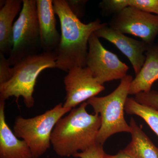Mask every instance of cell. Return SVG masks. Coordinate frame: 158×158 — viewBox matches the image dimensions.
Here are the masks:
<instances>
[{
  "mask_svg": "<svg viewBox=\"0 0 158 158\" xmlns=\"http://www.w3.org/2000/svg\"><path fill=\"white\" fill-rule=\"evenodd\" d=\"M104 158H133L123 151V150L119 151L115 155H110L105 153Z\"/></svg>",
  "mask_w": 158,
  "mask_h": 158,
  "instance_id": "cell-22",
  "label": "cell"
},
{
  "mask_svg": "<svg viewBox=\"0 0 158 158\" xmlns=\"http://www.w3.org/2000/svg\"><path fill=\"white\" fill-rule=\"evenodd\" d=\"M41 50L36 0H23L22 9L13 26L12 49L8 60L14 66Z\"/></svg>",
  "mask_w": 158,
  "mask_h": 158,
  "instance_id": "cell-6",
  "label": "cell"
},
{
  "mask_svg": "<svg viewBox=\"0 0 158 158\" xmlns=\"http://www.w3.org/2000/svg\"><path fill=\"white\" fill-rule=\"evenodd\" d=\"M40 43L43 52L56 54L61 35L56 29L52 0H36Z\"/></svg>",
  "mask_w": 158,
  "mask_h": 158,
  "instance_id": "cell-11",
  "label": "cell"
},
{
  "mask_svg": "<svg viewBox=\"0 0 158 158\" xmlns=\"http://www.w3.org/2000/svg\"><path fill=\"white\" fill-rule=\"evenodd\" d=\"M88 105L87 102L82 103L57 123L51 135V142L57 155L73 156L80 151H85L96 144L101 119L98 114L88 113Z\"/></svg>",
  "mask_w": 158,
  "mask_h": 158,
  "instance_id": "cell-2",
  "label": "cell"
},
{
  "mask_svg": "<svg viewBox=\"0 0 158 158\" xmlns=\"http://www.w3.org/2000/svg\"><path fill=\"white\" fill-rule=\"evenodd\" d=\"M53 4L61 32L56 51V68L68 72L74 67H86L89 38L103 23L99 19L88 24L81 22L71 11L65 0H53Z\"/></svg>",
  "mask_w": 158,
  "mask_h": 158,
  "instance_id": "cell-1",
  "label": "cell"
},
{
  "mask_svg": "<svg viewBox=\"0 0 158 158\" xmlns=\"http://www.w3.org/2000/svg\"><path fill=\"white\" fill-rule=\"evenodd\" d=\"M135 99L141 104L149 106L158 110V92H140L135 95Z\"/></svg>",
  "mask_w": 158,
  "mask_h": 158,
  "instance_id": "cell-18",
  "label": "cell"
},
{
  "mask_svg": "<svg viewBox=\"0 0 158 158\" xmlns=\"http://www.w3.org/2000/svg\"><path fill=\"white\" fill-rule=\"evenodd\" d=\"M94 34L98 38L106 40L116 46L129 60L135 76L139 73L146 59L144 53L149 45L143 40H136L125 36L106 23H103L102 26Z\"/></svg>",
  "mask_w": 158,
  "mask_h": 158,
  "instance_id": "cell-10",
  "label": "cell"
},
{
  "mask_svg": "<svg viewBox=\"0 0 158 158\" xmlns=\"http://www.w3.org/2000/svg\"><path fill=\"white\" fill-rule=\"evenodd\" d=\"M105 153L103 145L96 143L84 152L73 156L76 158H104Z\"/></svg>",
  "mask_w": 158,
  "mask_h": 158,
  "instance_id": "cell-19",
  "label": "cell"
},
{
  "mask_svg": "<svg viewBox=\"0 0 158 158\" xmlns=\"http://www.w3.org/2000/svg\"><path fill=\"white\" fill-rule=\"evenodd\" d=\"M64 84L66 95L63 106L71 110L96 96L105 89L87 67H74L69 70Z\"/></svg>",
  "mask_w": 158,
  "mask_h": 158,
  "instance_id": "cell-9",
  "label": "cell"
},
{
  "mask_svg": "<svg viewBox=\"0 0 158 158\" xmlns=\"http://www.w3.org/2000/svg\"><path fill=\"white\" fill-rule=\"evenodd\" d=\"M71 11L78 18H81L85 13V6L87 1L84 0H65Z\"/></svg>",
  "mask_w": 158,
  "mask_h": 158,
  "instance_id": "cell-21",
  "label": "cell"
},
{
  "mask_svg": "<svg viewBox=\"0 0 158 158\" xmlns=\"http://www.w3.org/2000/svg\"><path fill=\"white\" fill-rule=\"evenodd\" d=\"M124 110L128 114L137 115L144 119L158 137V110L141 104L135 98L128 97Z\"/></svg>",
  "mask_w": 158,
  "mask_h": 158,
  "instance_id": "cell-16",
  "label": "cell"
},
{
  "mask_svg": "<svg viewBox=\"0 0 158 158\" xmlns=\"http://www.w3.org/2000/svg\"><path fill=\"white\" fill-rule=\"evenodd\" d=\"M122 2L124 8L135 7L158 16V0H122Z\"/></svg>",
  "mask_w": 158,
  "mask_h": 158,
  "instance_id": "cell-17",
  "label": "cell"
},
{
  "mask_svg": "<svg viewBox=\"0 0 158 158\" xmlns=\"http://www.w3.org/2000/svg\"><path fill=\"white\" fill-rule=\"evenodd\" d=\"M5 56L0 52V85L8 82L13 74V68H11L8 58Z\"/></svg>",
  "mask_w": 158,
  "mask_h": 158,
  "instance_id": "cell-20",
  "label": "cell"
},
{
  "mask_svg": "<svg viewBox=\"0 0 158 158\" xmlns=\"http://www.w3.org/2000/svg\"><path fill=\"white\" fill-rule=\"evenodd\" d=\"M86 67L102 85L113 80H122L127 75L129 69L128 66L116 54L104 47L94 33L91 34L88 42Z\"/></svg>",
  "mask_w": 158,
  "mask_h": 158,
  "instance_id": "cell-7",
  "label": "cell"
},
{
  "mask_svg": "<svg viewBox=\"0 0 158 158\" xmlns=\"http://www.w3.org/2000/svg\"></svg>",
  "mask_w": 158,
  "mask_h": 158,
  "instance_id": "cell-23",
  "label": "cell"
},
{
  "mask_svg": "<svg viewBox=\"0 0 158 158\" xmlns=\"http://www.w3.org/2000/svg\"><path fill=\"white\" fill-rule=\"evenodd\" d=\"M145 54L144 65L130 85V95L150 92L153 83L158 80V43L149 45Z\"/></svg>",
  "mask_w": 158,
  "mask_h": 158,
  "instance_id": "cell-13",
  "label": "cell"
},
{
  "mask_svg": "<svg viewBox=\"0 0 158 158\" xmlns=\"http://www.w3.org/2000/svg\"><path fill=\"white\" fill-rule=\"evenodd\" d=\"M22 7V0H6L0 9V52L5 56L11 53L13 22Z\"/></svg>",
  "mask_w": 158,
  "mask_h": 158,
  "instance_id": "cell-14",
  "label": "cell"
},
{
  "mask_svg": "<svg viewBox=\"0 0 158 158\" xmlns=\"http://www.w3.org/2000/svg\"><path fill=\"white\" fill-rule=\"evenodd\" d=\"M5 101L0 100V158H33L28 145L18 139L6 123Z\"/></svg>",
  "mask_w": 158,
  "mask_h": 158,
  "instance_id": "cell-12",
  "label": "cell"
},
{
  "mask_svg": "<svg viewBox=\"0 0 158 158\" xmlns=\"http://www.w3.org/2000/svg\"><path fill=\"white\" fill-rule=\"evenodd\" d=\"M56 53L42 52L18 62L12 67L11 78L0 85V100L6 101L14 97L17 101L22 97L27 108L33 107L35 102L33 94L37 77L46 69L56 68Z\"/></svg>",
  "mask_w": 158,
  "mask_h": 158,
  "instance_id": "cell-3",
  "label": "cell"
},
{
  "mask_svg": "<svg viewBox=\"0 0 158 158\" xmlns=\"http://www.w3.org/2000/svg\"><path fill=\"white\" fill-rule=\"evenodd\" d=\"M108 25L123 34L140 37L148 45L154 44L158 35V15L131 6L114 15Z\"/></svg>",
  "mask_w": 158,
  "mask_h": 158,
  "instance_id": "cell-8",
  "label": "cell"
},
{
  "mask_svg": "<svg viewBox=\"0 0 158 158\" xmlns=\"http://www.w3.org/2000/svg\"><path fill=\"white\" fill-rule=\"evenodd\" d=\"M131 140L123 151L133 158H158V148L131 118L130 121Z\"/></svg>",
  "mask_w": 158,
  "mask_h": 158,
  "instance_id": "cell-15",
  "label": "cell"
},
{
  "mask_svg": "<svg viewBox=\"0 0 158 158\" xmlns=\"http://www.w3.org/2000/svg\"><path fill=\"white\" fill-rule=\"evenodd\" d=\"M132 77L127 75L120 84L107 96L94 97L87 101L95 114L101 119V125L96 138V143L103 145L111 136L121 132L131 133V127L124 118L125 105L129 95Z\"/></svg>",
  "mask_w": 158,
  "mask_h": 158,
  "instance_id": "cell-4",
  "label": "cell"
},
{
  "mask_svg": "<svg viewBox=\"0 0 158 158\" xmlns=\"http://www.w3.org/2000/svg\"><path fill=\"white\" fill-rule=\"evenodd\" d=\"M71 110L59 103L51 110L32 118L18 116L13 127L14 134L25 141L33 158H39L50 147L51 135L57 123Z\"/></svg>",
  "mask_w": 158,
  "mask_h": 158,
  "instance_id": "cell-5",
  "label": "cell"
}]
</instances>
